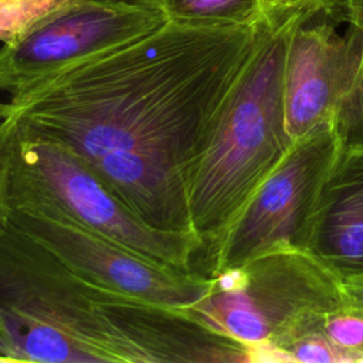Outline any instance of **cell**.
<instances>
[{
	"instance_id": "11",
	"label": "cell",
	"mask_w": 363,
	"mask_h": 363,
	"mask_svg": "<svg viewBox=\"0 0 363 363\" xmlns=\"http://www.w3.org/2000/svg\"><path fill=\"white\" fill-rule=\"evenodd\" d=\"M346 48L339 69L330 126L340 149H363V7L347 0Z\"/></svg>"
},
{
	"instance_id": "9",
	"label": "cell",
	"mask_w": 363,
	"mask_h": 363,
	"mask_svg": "<svg viewBox=\"0 0 363 363\" xmlns=\"http://www.w3.org/2000/svg\"><path fill=\"white\" fill-rule=\"evenodd\" d=\"M346 16L306 9L296 20L286 48L282 102L292 142L319 126L330 125L335 88L346 48L337 26Z\"/></svg>"
},
{
	"instance_id": "7",
	"label": "cell",
	"mask_w": 363,
	"mask_h": 363,
	"mask_svg": "<svg viewBox=\"0 0 363 363\" xmlns=\"http://www.w3.org/2000/svg\"><path fill=\"white\" fill-rule=\"evenodd\" d=\"M169 21L160 6L72 0L0 48V91L18 94L94 55L145 37Z\"/></svg>"
},
{
	"instance_id": "14",
	"label": "cell",
	"mask_w": 363,
	"mask_h": 363,
	"mask_svg": "<svg viewBox=\"0 0 363 363\" xmlns=\"http://www.w3.org/2000/svg\"><path fill=\"white\" fill-rule=\"evenodd\" d=\"M72 0H0V41L11 44Z\"/></svg>"
},
{
	"instance_id": "5",
	"label": "cell",
	"mask_w": 363,
	"mask_h": 363,
	"mask_svg": "<svg viewBox=\"0 0 363 363\" xmlns=\"http://www.w3.org/2000/svg\"><path fill=\"white\" fill-rule=\"evenodd\" d=\"M206 295L187 312L258 354L281 362V349L346 305L342 278L301 248H281L210 275Z\"/></svg>"
},
{
	"instance_id": "20",
	"label": "cell",
	"mask_w": 363,
	"mask_h": 363,
	"mask_svg": "<svg viewBox=\"0 0 363 363\" xmlns=\"http://www.w3.org/2000/svg\"><path fill=\"white\" fill-rule=\"evenodd\" d=\"M353 1H356V3H357V4H360V6H362V7H363V0H353Z\"/></svg>"
},
{
	"instance_id": "1",
	"label": "cell",
	"mask_w": 363,
	"mask_h": 363,
	"mask_svg": "<svg viewBox=\"0 0 363 363\" xmlns=\"http://www.w3.org/2000/svg\"><path fill=\"white\" fill-rule=\"evenodd\" d=\"M282 9L251 24L167 21L0 104L85 159L149 225L194 233L190 190L221 108Z\"/></svg>"
},
{
	"instance_id": "3",
	"label": "cell",
	"mask_w": 363,
	"mask_h": 363,
	"mask_svg": "<svg viewBox=\"0 0 363 363\" xmlns=\"http://www.w3.org/2000/svg\"><path fill=\"white\" fill-rule=\"evenodd\" d=\"M0 354L33 363H147L72 274L10 223L0 233Z\"/></svg>"
},
{
	"instance_id": "12",
	"label": "cell",
	"mask_w": 363,
	"mask_h": 363,
	"mask_svg": "<svg viewBox=\"0 0 363 363\" xmlns=\"http://www.w3.org/2000/svg\"><path fill=\"white\" fill-rule=\"evenodd\" d=\"M170 21L189 24H251L275 9L268 0H162Z\"/></svg>"
},
{
	"instance_id": "6",
	"label": "cell",
	"mask_w": 363,
	"mask_h": 363,
	"mask_svg": "<svg viewBox=\"0 0 363 363\" xmlns=\"http://www.w3.org/2000/svg\"><path fill=\"white\" fill-rule=\"evenodd\" d=\"M330 125L292 143L207 258V275L281 248L306 250L319 196L339 152Z\"/></svg>"
},
{
	"instance_id": "21",
	"label": "cell",
	"mask_w": 363,
	"mask_h": 363,
	"mask_svg": "<svg viewBox=\"0 0 363 363\" xmlns=\"http://www.w3.org/2000/svg\"><path fill=\"white\" fill-rule=\"evenodd\" d=\"M1 329H3V322H1V316H0V332H1Z\"/></svg>"
},
{
	"instance_id": "2",
	"label": "cell",
	"mask_w": 363,
	"mask_h": 363,
	"mask_svg": "<svg viewBox=\"0 0 363 363\" xmlns=\"http://www.w3.org/2000/svg\"><path fill=\"white\" fill-rule=\"evenodd\" d=\"M303 10L278 13L234 82L196 170L190 220L206 259L294 143L285 126L282 79L288 41Z\"/></svg>"
},
{
	"instance_id": "16",
	"label": "cell",
	"mask_w": 363,
	"mask_h": 363,
	"mask_svg": "<svg viewBox=\"0 0 363 363\" xmlns=\"http://www.w3.org/2000/svg\"><path fill=\"white\" fill-rule=\"evenodd\" d=\"M349 303L363 309V275H353L342 279Z\"/></svg>"
},
{
	"instance_id": "13",
	"label": "cell",
	"mask_w": 363,
	"mask_h": 363,
	"mask_svg": "<svg viewBox=\"0 0 363 363\" xmlns=\"http://www.w3.org/2000/svg\"><path fill=\"white\" fill-rule=\"evenodd\" d=\"M322 330L342 362H363V309L346 303L323 316Z\"/></svg>"
},
{
	"instance_id": "4",
	"label": "cell",
	"mask_w": 363,
	"mask_h": 363,
	"mask_svg": "<svg viewBox=\"0 0 363 363\" xmlns=\"http://www.w3.org/2000/svg\"><path fill=\"white\" fill-rule=\"evenodd\" d=\"M0 147L10 210L65 220L159 264L193 271V257L203 252L199 237L149 225L67 145L0 119Z\"/></svg>"
},
{
	"instance_id": "8",
	"label": "cell",
	"mask_w": 363,
	"mask_h": 363,
	"mask_svg": "<svg viewBox=\"0 0 363 363\" xmlns=\"http://www.w3.org/2000/svg\"><path fill=\"white\" fill-rule=\"evenodd\" d=\"M9 223L41 244L72 274L98 288L187 309L210 288V275L179 271L74 223L10 210Z\"/></svg>"
},
{
	"instance_id": "19",
	"label": "cell",
	"mask_w": 363,
	"mask_h": 363,
	"mask_svg": "<svg viewBox=\"0 0 363 363\" xmlns=\"http://www.w3.org/2000/svg\"><path fill=\"white\" fill-rule=\"evenodd\" d=\"M0 363H13V360L10 357H7V356L0 354Z\"/></svg>"
},
{
	"instance_id": "10",
	"label": "cell",
	"mask_w": 363,
	"mask_h": 363,
	"mask_svg": "<svg viewBox=\"0 0 363 363\" xmlns=\"http://www.w3.org/2000/svg\"><path fill=\"white\" fill-rule=\"evenodd\" d=\"M306 250L342 279L363 275V149L339 147Z\"/></svg>"
},
{
	"instance_id": "18",
	"label": "cell",
	"mask_w": 363,
	"mask_h": 363,
	"mask_svg": "<svg viewBox=\"0 0 363 363\" xmlns=\"http://www.w3.org/2000/svg\"><path fill=\"white\" fill-rule=\"evenodd\" d=\"M108 1H121V3H132V4H152V6L162 4V0H108Z\"/></svg>"
},
{
	"instance_id": "15",
	"label": "cell",
	"mask_w": 363,
	"mask_h": 363,
	"mask_svg": "<svg viewBox=\"0 0 363 363\" xmlns=\"http://www.w3.org/2000/svg\"><path fill=\"white\" fill-rule=\"evenodd\" d=\"M274 9H325L339 16H346L347 0H268Z\"/></svg>"
},
{
	"instance_id": "17",
	"label": "cell",
	"mask_w": 363,
	"mask_h": 363,
	"mask_svg": "<svg viewBox=\"0 0 363 363\" xmlns=\"http://www.w3.org/2000/svg\"><path fill=\"white\" fill-rule=\"evenodd\" d=\"M4 176H6V169H4V157L1 153L0 147V233L4 230V227L9 224V214L10 208L6 203V193H4Z\"/></svg>"
}]
</instances>
